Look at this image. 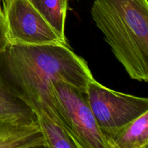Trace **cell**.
Returning <instances> with one entry per match:
<instances>
[{
  "instance_id": "3957f363",
  "label": "cell",
  "mask_w": 148,
  "mask_h": 148,
  "mask_svg": "<svg viewBox=\"0 0 148 148\" xmlns=\"http://www.w3.org/2000/svg\"><path fill=\"white\" fill-rule=\"evenodd\" d=\"M57 114L78 148H109L90 107L86 92L63 81L51 83Z\"/></svg>"
},
{
  "instance_id": "6da1fadb",
  "label": "cell",
  "mask_w": 148,
  "mask_h": 148,
  "mask_svg": "<svg viewBox=\"0 0 148 148\" xmlns=\"http://www.w3.org/2000/svg\"><path fill=\"white\" fill-rule=\"evenodd\" d=\"M93 78L86 61L69 45L8 43L0 53V79L3 84L28 106H41L63 127L51 83L63 81L86 92L88 82Z\"/></svg>"
},
{
  "instance_id": "7a4b0ae2",
  "label": "cell",
  "mask_w": 148,
  "mask_h": 148,
  "mask_svg": "<svg viewBox=\"0 0 148 148\" xmlns=\"http://www.w3.org/2000/svg\"><path fill=\"white\" fill-rule=\"evenodd\" d=\"M92 20L132 79L148 81L147 0H95Z\"/></svg>"
},
{
  "instance_id": "52a82bcc",
  "label": "cell",
  "mask_w": 148,
  "mask_h": 148,
  "mask_svg": "<svg viewBox=\"0 0 148 148\" xmlns=\"http://www.w3.org/2000/svg\"><path fill=\"white\" fill-rule=\"evenodd\" d=\"M5 24L0 4V53L8 45ZM0 118L36 121L31 108L13 94L0 79Z\"/></svg>"
},
{
  "instance_id": "8fae6325",
  "label": "cell",
  "mask_w": 148,
  "mask_h": 148,
  "mask_svg": "<svg viewBox=\"0 0 148 148\" xmlns=\"http://www.w3.org/2000/svg\"><path fill=\"white\" fill-rule=\"evenodd\" d=\"M0 4H1V0H0Z\"/></svg>"
},
{
  "instance_id": "9c48e42d",
  "label": "cell",
  "mask_w": 148,
  "mask_h": 148,
  "mask_svg": "<svg viewBox=\"0 0 148 148\" xmlns=\"http://www.w3.org/2000/svg\"><path fill=\"white\" fill-rule=\"evenodd\" d=\"M108 144L110 148H147L148 111L124 126Z\"/></svg>"
},
{
  "instance_id": "30bf717a",
  "label": "cell",
  "mask_w": 148,
  "mask_h": 148,
  "mask_svg": "<svg viewBox=\"0 0 148 148\" xmlns=\"http://www.w3.org/2000/svg\"><path fill=\"white\" fill-rule=\"evenodd\" d=\"M46 19L62 40L65 36V23L69 0H27Z\"/></svg>"
},
{
  "instance_id": "277c9868",
  "label": "cell",
  "mask_w": 148,
  "mask_h": 148,
  "mask_svg": "<svg viewBox=\"0 0 148 148\" xmlns=\"http://www.w3.org/2000/svg\"><path fill=\"white\" fill-rule=\"evenodd\" d=\"M86 95L97 125L108 147L111 137L124 126L148 111L147 98L114 90L94 78L88 82Z\"/></svg>"
},
{
  "instance_id": "ba28073f",
  "label": "cell",
  "mask_w": 148,
  "mask_h": 148,
  "mask_svg": "<svg viewBox=\"0 0 148 148\" xmlns=\"http://www.w3.org/2000/svg\"><path fill=\"white\" fill-rule=\"evenodd\" d=\"M42 132L47 147L78 148L66 129L39 106H30Z\"/></svg>"
},
{
  "instance_id": "8992f818",
  "label": "cell",
  "mask_w": 148,
  "mask_h": 148,
  "mask_svg": "<svg viewBox=\"0 0 148 148\" xmlns=\"http://www.w3.org/2000/svg\"><path fill=\"white\" fill-rule=\"evenodd\" d=\"M47 147L37 121L0 118V148Z\"/></svg>"
},
{
  "instance_id": "5b68a950",
  "label": "cell",
  "mask_w": 148,
  "mask_h": 148,
  "mask_svg": "<svg viewBox=\"0 0 148 148\" xmlns=\"http://www.w3.org/2000/svg\"><path fill=\"white\" fill-rule=\"evenodd\" d=\"M1 2L9 43L68 45L27 0H1Z\"/></svg>"
}]
</instances>
